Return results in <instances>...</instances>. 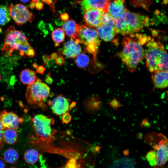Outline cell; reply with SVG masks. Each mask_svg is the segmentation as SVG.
Instances as JSON below:
<instances>
[{
	"label": "cell",
	"mask_w": 168,
	"mask_h": 168,
	"mask_svg": "<svg viewBox=\"0 0 168 168\" xmlns=\"http://www.w3.org/2000/svg\"><path fill=\"white\" fill-rule=\"evenodd\" d=\"M7 165L6 162L3 158L0 156V168H7Z\"/></svg>",
	"instance_id": "e575fe53"
},
{
	"label": "cell",
	"mask_w": 168,
	"mask_h": 168,
	"mask_svg": "<svg viewBox=\"0 0 168 168\" xmlns=\"http://www.w3.org/2000/svg\"><path fill=\"white\" fill-rule=\"evenodd\" d=\"M125 0H111L109 5L108 12L114 19L120 17L127 10L124 6Z\"/></svg>",
	"instance_id": "9a60e30c"
},
{
	"label": "cell",
	"mask_w": 168,
	"mask_h": 168,
	"mask_svg": "<svg viewBox=\"0 0 168 168\" xmlns=\"http://www.w3.org/2000/svg\"><path fill=\"white\" fill-rule=\"evenodd\" d=\"M21 1L23 2H29L30 0H20Z\"/></svg>",
	"instance_id": "7bdbcfd3"
},
{
	"label": "cell",
	"mask_w": 168,
	"mask_h": 168,
	"mask_svg": "<svg viewBox=\"0 0 168 168\" xmlns=\"http://www.w3.org/2000/svg\"><path fill=\"white\" fill-rule=\"evenodd\" d=\"M18 131L8 128H4L3 138L4 142L8 144L13 145L17 141Z\"/></svg>",
	"instance_id": "ffe728a7"
},
{
	"label": "cell",
	"mask_w": 168,
	"mask_h": 168,
	"mask_svg": "<svg viewBox=\"0 0 168 168\" xmlns=\"http://www.w3.org/2000/svg\"><path fill=\"white\" fill-rule=\"evenodd\" d=\"M4 127L0 120V150L2 148L3 146L4 141L3 138V133Z\"/></svg>",
	"instance_id": "f1b7e54d"
},
{
	"label": "cell",
	"mask_w": 168,
	"mask_h": 168,
	"mask_svg": "<svg viewBox=\"0 0 168 168\" xmlns=\"http://www.w3.org/2000/svg\"><path fill=\"white\" fill-rule=\"evenodd\" d=\"M50 58V56L48 54H44L43 56V63L44 66H46L47 61Z\"/></svg>",
	"instance_id": "8d00e7d4"
},
{
	"label": "cell",
	"mask_w": 168,
	"mask_h": 168,
	"mask_svg": "<svg viewBox=\"0 0 168 168\" xmlns=\"http://www.w3.org/2000/svg\"><path fill=\"white\" fill-rule=\"evenodd\" d=\"M36 2H34L32 1L31 2L30 5V8L32 9L34 8L35 7Z\"/></svg>",
	"instance_id": "60d3db41"
},
{
	"label": "cell",
	"mask_w": 168,
	"mask_h": 168,
	"mask_svg": "<svg viewBox=\"0 0 168 168\" xmlns=\"http://www.w3.org/2000/svg\"><path fill=\"white\" fill-rule=\"evenodd\" d=\"M10 12L7 7L4 5H0V26L7 23L10 20Z\"/></svg>",
	"instance_id": "603a6c76"
},
{
	"label": "cell",
	"mask_w": 168,
	"mask_h": 168,
	"mask_svg": "<svg viewBox=\"0 0 168 168\" xmlns=\"http://www.w3.org/2000/svg\"><path fill=\"white\" fill-rule=\"evenodd\" d=\"M61 18L62 20L66 21L68 20L69 18V16L67 14L64 13L61 15Z\"/></svg>",
	"instance_id": "74e56055"
},
{
	"label": "cell",
	"mask_w": 168,
	"mask_h": 168,
	"mask_svg": "<svg viewBox=\"0 0 168 168\" xmlns=\"http://www.w3.org/2000/svg\"><path fill=\"white\" fill-rule=\"evenodd\" d=\"M4 36V44L2 50L4 52H7L9 55L13 51L17 50L21 45L28 43V38L13 26H9L6 30Z\"/></svg>",
	"instance_id": "8992f818"
},
{
	"label": "cell",
	"mask_w": 168,
	"mask_h": 168,
	"mask_svg": "<svg viewBox=\"0 0 168 168\" xmlns=\"http://www.w3.org/2000/svg\"><path fill=\"white\" fill-rule=\"evenodd\" d=\"M153 84L158 88L164 89L168 86V71H161L154 73L152 76Z\"/></svg>",
	"instance_id": "e0dca14e"
},
{
	"label": "cell",
	"mask_w": 168,
	"mask_h": 168,
	"mask_svg": "<svg viewBox=\"0 0 168 168\" xmlns=\"http://www.w3.org/2000/svg\"><path fill=\"white\" fill-rule=\"evenodd\" d=\"M55 63L54 60L51 58H49L47 61L46 66L47 67H50L53 66Z\"/></svg>",
	"instance_id": "d6a6232c"
},
{
	"label": "cell",
	"mask_w": 168,
	"mask_h": 168,
	"mask_svg": "<svg viewBox=\"0 0 168 168\" xmlns=\"http://www.w3.org/2000/svg\"><path fill=\"white\" fill-rule=\"evenodd\" d=\"M103 12L98 9L86 10L84 11L83 21L87 26L96 28L102 25L101 16Z\"/></svg>",
	"instance_id": "7c38bea8"
},
{
	"label": "cell",
	"mask_w": 168,
	"mask_h": 168,
	"mask_svg": "<svg viewBox=\"0 0 168 168\" xmlns=\"http://www.w3.org/2000/svg\"><path fill=\"white\" fill-rule=\"evenodd\" d=\"M50 89L39 78L32 84L28 85L25 94L26 100L31 107H43L44 102L48 97Z\"/></svg>",
	"instance_id": "5b68a950"
},
{
	"label": "cell",
	"mask_w": 168,
	"mask_h": 168,
	"mask_svg": "<svg viewBox=\"0 0 168 168\" xmlns=\"http://www.w3.org/2000/svg\"><path fill=\"white\" fill-rule=\"evenodd\" d=\"M45 81L46 83L48 84H51L53 83V80L51 77V73L50 72H48L45 79Z\"/></svg>",
	"instance_id": "1f68e13d"
},
{
	"label": "cell",
	"mask_w": 168,
	"mask_h": 168,
	"mask_svg": "<svg viewBox=\"0 0 168 168\" xmlns=\"http://www.w3.org/2000/svg\"><path fill=\"white\" fill-rule=\"evenodd\" d=\"M148 21L145 15L127 10L120 17L114 19V28L116 33L131 35L142 30Z\"/></svg>",
	"instance_id": "277c9868"
},
{
	"label": "cell",
	"mask_w": 168,
	"mask_h": 168,
	"mask_svg": "<svg viewBox=\"0 0 168 168\" xmlns=\"http://www.w3.org/2000/svg\"><path fill=\"white\" fill-rule=\"evenodd\" d=\"M36 8L39 10L43 9L44 7V4L40 2H36L35 7Z\"/></svg>",
	"instance_id": "d590c367"
},
{
	"label": "cell",
	"mask_w": 168,
	"mask_h": 168,
	"mask_svg": "<svg viewBox=\"0 0 168 168\" xmlns=\"http://www.w3.org/2000/svg\"><path fill=\"white\" fill-rule=\"evenodd\" d=\"M76 58V64L77 66L80 68L86 67L89 63V57L85 53H80Z\"/></svg>",
	"instance_id": "cb8c5ba5"
},
{
	"label": "cell",
	"mask_w": 168,
	"mask_h": 168,
	"mask_svg": "<svg viewBox=\"0 0 168 168\" xmlns=\"http://www.w3.org/2000/svg\"><path fill=\"white\" fill-rule=\"evenodd\" d=\"M77 38L80 43L86 46L92 45L99 46L101 42L96 30L86 25H79Z\"/></svg>",
	"instance_id": "ba28073f"
},
{
	"label": "cell",
	"mask_w": 168,
	"mask_h": 168,
	"mask_svg": "<svg viewBox=\"0 0 168 168\" xmlns=\"http://www.w3.org/2000/svg\"><path fill=\"white\" fill-rule=\"evenodd\" d=\"M110 106L114 109H116L118 107L122 106L119 101L116 98L113 99L110 103Z\"/></svg>",
	"instance_id": "83f0119b"
},
{
	"label": "cell",
	"mask_w": 168,
	"mask_h": 168,
	"mask_svg": "<svg viewBox=\"0 0 168 168\" xmlns=\"http://www.w3.org/2000/svg\"><path fill=\"white\" fill-rule=\"evenodd\" d=\"M142 124L143 125L147 127H148L150 125V124H149L148 122V120L147 119H145L143 120L142 122Z\"/></svg>",
	"instance_id": "ab89813d"
},
{
	"label": "cell",
	"mask_w": 168,
	"mask_h": 168,
	"mask_svg": "<svg viewBox=\"0 0 168 168\" xmlns=\"http://www.w3.org/2000/svg\"><path fill=\"white\" fill-rule=\"evenodd\" d=\"M111 0H83L80 5L83 12L90 8L98 9L104 12H108V9Z\"/></svg>",
	"instance_id": "5bb4252c"
},
{
	"label": "cell",
	"mask_w": 168,
	"mask_h": 168,
	"mask_svg": "<svg viewBox=\"0 0 168 168\" xmlns=\"http://www.w3.org/2000/svg\"><path fill=\"white\" fill-rule=\"evenodd\" d=\"M161 139L158 144L155 145L154 148L156 151V164L154 168H165L168 160V141L162 134L159 135Z\"/></svg>",
	"instance_id": "30bf717a"
},
{
	"label": "cell",
	"mask_w": 168,
	"mask_h": 168,
	"mask_svg": "<svg viewBox=\"0 0 168 168\" xmlns=\"http://www.w3.org/2000/svg\"><path fill=\"white\" fill-rule=\"evenodd\" d=\"M8 9L11 17L18 26H21L27 22H31L34 19L33 14L27 7L21 4H11Z\"/></svg>",
	"instance_id": "52a82bcc"
},
{
	"label": "cell",
	"mask_w": 168,
	"mask_h": 168,
	"mask_svg": "<svg viewBox=\"0 0 168 168\" xmlns=\"http://www.w3.org/2000/svg\"><path fill=\"white\" fill-rule=\"evenodd\" d=\"M79 26L75 21L69 19L63 23L62 29L68 36L77 38Z\"/></svg>",
	"instance_id": "ac0fdd59"
},
{
	"label": "cell",
	"mask_w": 168,
	"mask_h": 168,
	"mask_svg": "<svg viewBox=\"0 0 168 168\" xmlns=\"http://www.w3.org/2000/svg\"><path fill=\"white\" fill-rule=\"evenodd\" d=\"M2 31L1 28L0 27V32H1Z\"/></svg>",
	"instance_id": "bcb514c9"
},
{
	"label": "cell",
	"mask_w": 168,
	"mask_h": 168,
	"mask_svg": "<svg viewBox=\"0 0 168 168\" xmlns=\"http://www.w3.org/2000/svg\"><path fill=\"white\" fill-rule=\"evenodd\" d=\"M52 39L55 43L63 42L65 38V32L62 28H57L53 31L51 33Z\"/></svg>",
	"instance_id": "d4e9b609"
},
{
	"label": "cell",
	"mask_w": 168,
	"mask_h": 168,
	"mask_svg": "<svg viewBox=\"0 0 168 168\" xmlns=\"http://www.w3.org/2000/svg\"><path fill=\"white\" fill-rule=\"evenodd\" d=\"M149 38L137 34L123 39V49L119 56L130 72H135L138 64L144 58L145 50L143 45Z\"/></svg>",
	"instance_id": "6da1fadb"
},
{
	"label": "cell",
	"mask_w": 168,
	"mask_h": 168,
	"mask_svg": "<svg viewBox=\"0 0 168 168\" xmlns=\"http://www.w3.org/2000/svg\"><path fill=\"white\" fill-rule=\"evenodd\" d=\"M58 57V54L56 53H52L50 56V57L52 59L55 60Z\"/></svg>",
	"instance_id": "f35d334b"
},
{
	"label": "cell",
	"mask_w": 168,
	"mask_h": 168,
	"mask_svg": "<svg viewBox=\"0 0 168 168\" xmlns=\"http://www.w3.org/2000/svg\"><path fill=\"white\" fill-rule=\"evenodd\" d=\"M32 1L34 2H37L38 1V0H32Z\"/></svg>",
	"instance_id": "ee69618b"
},
{
	"label": "cell",
	"mask_w": 168,
	"mask_h": 168,
	"mask_svg": "<svg viewBox=\"0 0 168 168\" xmlns=\"http://www.w3.org/2000/svg\"><path fill=\"white\" fill-rule=\"evenodd\" d=\"M96 29L99 36L105 41H111L115 37L116 33L113 26L102 24Z\"/></svg>",
	"instance_id": "2e32d148"
},
{
	"label": "cell",
	"mask_w": 168,
	"mask_h": 168,
	"mask_svg": "<svg viewBox=\"0 0 168 168\" xmlns=\"http://www.w3.org/2000/svg\"><path fill=\"white\" fill-rule=\"evenodd\" d=\"M146 157L151 166L154 167L156 166V151L152 150L148 152Z\"/></svg>",
	"instance_id": "4316f807"
},
{
	"label": "cell",
	"mask_w": 168,
	"mask_h": 168,
	"mask_svg": "<svg viewBox=\"0 0 168 168\" xmlns=\"http://www.w3.org/2000/svg\"><path fill=\"white\" fill-rule=\"evenodd\" d=\"M146 45L144 58L149 71L153 73L168 71V54L163 44L149 37Z\"/></svg>",
	"instance_id": "7a4b0ae2"
},
{
	"label": "cell",
	"mask_w": 168,
	"mask_h": 168,
	"mask_svg": "<svg viewBox=\"0 0 168 168\" xmlns=\"http://www.w3.org/2000/svg\"><path fill=\"white\" fill-rule=\"evenodd\" d=\"M0 120L4 128H12L18 131L19 125L23 119L19 117L13 112L7 111L6 110L0 112Z\"/></svg>",
	"instance_id": "8fae6325"
},
{
	"label": "cell",
	"mask_w": 168,
	"mask_h": 168,
	"mask_svg": "<svg viewBox=\"0 0 168 168\" xmlns=\"http://www.w3.org/2000/svg\"><path fill=\"white\" fill-rule=\"evenodd\" d=\"M55 62L59 66L62 65L64 62L65 59L64 58L61 56H59L55 59Z\"/></svg>",
	"instance_id": "4dcf8cb0"
},
{
	"label": "cell",
	"mask_w": 168,
	"mask_h": 168,
	"mask_svg": "<svg viewBox=\"0 0 168 168\" xmlns=\"http://www.w3.org/2000/svg\"><path fill=\"white\" fill-rule=\"evenodd\" d=\"M20 78L22 83L29 85L33 83L37 78L34 71L27 68L21 72L20 75Z\"/></svg>",
	"instance_id": "d6986e66"
},
{
	"label": "cell",
	"mask_w": 168,
	"mask_h": 168,
	"mask_svg": "<svg viewBox=\"0 0 168 168\" xmlns=\"http://www.w3.org/2000/svg\"><path fill=\"white\" fill-rule=\"evenodd\" d=\"M78 38L71 37L64 44L63 53L66 57L74 59L81 52L82 48Z\"/></svg>",
	"instance_id": "4fadbf2b"
},
{
	"label": "cell",
	"mask_w": 168,
	"mask_h": 168,
	"mask_svg": "<svg viewBox=\"0 0 168 168\" xmlns=\"http://www.w3.org/2000/svg\"><path fill=\"white\" fill-rule=\"evenodd\" d=\"M71 100L62 94L59 95L49 102L53 112L58 115L68 113L76 105L75 102L71 103Z\"/></svg>",
	"instance_id": "9c48e42d"
},
{
	"label": "cell",
	"mask_w": 168,
	"mask_h": 168,
	"mask_svg": "<svg viewBox=\"0 0 168 168\" xmlns=\"http://www.w3.org/2000/svg\"><path fill=\"white\" fill-rule=\"evenodd\" d=\"M102 24L108 25L114 27V19L108 12H103L101 16Z\"/></svg>",
	"instance_id": "484cf974"
},
{
	"label": "cell",
	"mask_w": 168,
	"mask_h": 168,
	"mask_svg": "<svg viewBox=\"0 0 168 168\" xmlns=\"http://www.w3.org/2000/svg\"><path fill=\"white\" fill-rule=\"evenodd\" d=\"M2 79V76L1 75V74L0 73V81Z\"/></svg>",
	"instance_id": "f6af8a7d"
},
{
	"label": "cell",
	"mask_w": 168,
	"mask_h": 168,
	"mask_svg": "<svg viewBox=\"0 0 168 168\" xmlns=\"http://www.w3.org/2000/svg\"><path fill=\"white\" fill-rule=\"evenodd\" d=\"M71 120V116L68 113H66L63 114L62 120L63 123L68 124L70 122Z\"/></svg>",
	"instance_id": "f546056e"
},
{
	"label": "cell",
	"mask_w": 168,
	"mask_h": 168,
	"mask_svg": "<svg viewBox=\"0 0 168 168\" xmlns=\"http://www.w3.org/2000/svg\"><path fill=\"white\" fill-rule=\"evenodd\" d=\"M9 168H15V167H10Z\"/></svg>",
	"instance_id": "7dc6e473"
},
{
	"label": "cell",
	"mask_w": 168,
	"mask_h": 168,
	"mask_svg": "<svg viewBox=\"0 0 168 168\" xmlns=\"http://www.w3.org/2000/svg\"><path fill=\"white\" fill-rule=\"evenodd\" d=\"M19 158L18 152L12 147L6 149L3 154V159L5 162L9 164L15 163Z\"/></svg>",
	"instance_id": "44dd1931"
},
{
	"label": "cell",
	"mask_w": 168,
	"mask_h": 168,
	"mask_svg": "<svg viewBox=\"0 0 168 168\" xmlns=\"http://www.w3.org/2000/svg\"><path fill=\"white\" fill-rule=\"evenodd\" d=\"M32 66L34 68H36L38 67V65L36 62L33 63Z\"/></svg>",
	"instance_id": "b9f144b4"
},
{
	"label": "cell",
	"mask_w": 168,
	"mask_h": 168,
	"mask_svg": "<svg viewBox=\"0 0 168 168\" xmlns=\"http://www.w3.org/2000/svg\"><path fill=\"white\" fill-rule=\"evenodd\" d=\"M30 120L35 137L29 135L30 144L37 147L53 142L54 132L51 126L54 122L53 119L43 114H38L31 118Z\"/></svg>",
	"instance_id": "3957f363"
},
{
	"label": "cell",
	"mask_w": 168,
	"mask_h": 168,
	"mask_svg": "<svg viewBox=\"0 0 168 168\" xmlns=\"http://www.w3.org/2000/svg\"><path fill=\"white\" fill-rule=\"evenodd\" d=\"M36 69V72L40 74H43L45 70V67L43 66H38Z\"/></svg>",
	"instance_id": "836d02e7"
},
{
	"label": "cell",
	"mask_w": 168,
	"mask_h": 168,
	"mask_svg": "<svg viewBox=\"0 0 168 168\" xmlns=\"http://www.w3.org/2000/svg\"><path fill=\"white\" fill-rule=\"evenodd\" d=\"M39 153L34 149H31L26 150L24 155V159L28 164H34L38 161L39 159Z\"/></svg>",
	"instance_id": "7402d4cb"
}]
</instances>
